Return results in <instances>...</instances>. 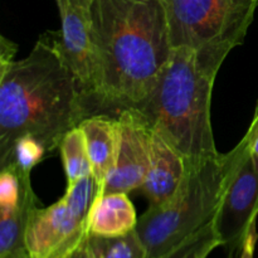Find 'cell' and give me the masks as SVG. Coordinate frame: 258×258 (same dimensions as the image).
<instances>
[{
	"instance_id": "6da1fadb",
	"label": "cell",
	"mask_w": 258,
	"mask_h": 258,
	"mask_svg": "<svg viewBox=\"0 0 258 258\" xmlns=\"http://www.w3.org/2000/svg\"><path fill=\"white\" fill-rule=\"evenodd\" d=\"M90 116L59 34L43 33L27 57L0 67V166L23 136L38 139L52 154Z\"/></svg>"
},
{
	"instance_id": "7a4b0ae2",
	"label": "cell",
	"mask_w": 258,
	"mask_h": 258,
	"mask_svg": "<svg viewBox=\"0 0 258 258\" xmlns=\"http://www.w3.org/2000/svg\"><path fill=\"white\" fill-rule=\"evenodd\" d=\"M100 113L134 108L155 86L174 48L160 0H93Z\"/></svg>"
},
{
	"instance_id": "3957f363",
	"label": "cell",
	"mask_w": 258,
	"mask_h": 258,
	"mask_svg": "<svg viewBox=\"0 0 258 258\" xmlns=\"http://www.w3.org/2000/svg\"><path fill=\"white\" fill-rule=\"evenodd\" d=\"M216 77L194 50L174 48L155 86L133 110L185 160L213 158L219 154L211 117Z\"/></svg>"
},
{
	"instance_id": "277c9868",
	"label": "cell",
	"mask_w": 258,
	"mask_h": 258,
	"mask_svg": "<svg viewBox=\"0 0 258 258\" xmlns=\"http://www.w3.org/2000/svg\"><path fill=\"white\" fill-rule=\"evenodd\" d=\"M234 161L229 153L202 160H186V171L174 196L150 206L139 218L136 232L145 258H159L214 221Z\"/></svg>"
},
{
	"instance_id": "5b68a950",
	"label": "cell",
	"mask_w": 258,
	"mask_h": 258,
	"mask_svg": "<svg viewBox=\"0 0 258 258\" xmlns=\"http://www.w3.org/2000/svg\"><path fill=\"white\" fill-rule=\"evenodd\" d=\"M173 48L194 50L202 64L218 73L241 45L253 22L258 0H160Z\"/></svg>"
},
{
	"instance_id": "8992f818",
	"label": "cell",
	"mask_w": 258,
	"mask_h": 258,
	"mask_svg": "<svg viewBox=\"0 0 258 258\" xmlns=\"http://www.w3.org/2000/svg\"><path fill=\"white\" fill-rule=\"evenodd\" d=\"M101 185L93 175L67 185L59 201L34 209L25 234L30 258H66L88 236V217Z\"/></svg>"
},
{
	"instance_id": "52a82bcc",
	"label": "cell",
	"mask_w": 258,
	"mask_h": 258,
	"mask_svg": "<svg viewBox=\"0 0 258 258\" xmlns=\"http://www.w3.org/2000/svg\"><path fill=\"white\" fill-rule=\"evenodd\" d=\"M233 149V165L214 218V227L228 258L239 256L247 232L258 216V170L249 155L247 139L243 136Z\"/></svg>"
},
{
	"instance_id": "ba28073f",
	"label": "cell",
	"mask_w": 258,
	"mask_h": 258,
	"mask_svg": "<svg viewBox=\"0 0 258 258\" xmlns=\"http://www.w3.org/2000/svg\"><path fill=\"white\" fill-rule=\"evenodd\" d=\"M60 18L58 30L66 60L77 77L90 115L100 113L98 76L92 29L93 0H55Z\"/></svg>"
},
{
	"instance_id": "9c48e42d",
	"label": "cell",
	"mask_w": 258,
	"mask_h": 258,
	"mask_svg": "<svg viewBox=\"0 0 258 258\" xmlns=\"http://www.w3.org/2000/svg\"><path fill=\"white\" fill-rule=\"evenodd\" d=\"M118 146L115 168L100 194L130 193L140 189L150 164L153 130L136 110L118 113Z\"/></svg>"
},
{
	"instance_id": "30bf717a",
	"label": "cell",
	"mask_w": 258,
	"mask_h": 258,
	"mask_svg": "<svg viewBox=\"0 0 258 258\" xmlns=\"http://www.w3.org/2000/svg\"><path fill=\"white\" fill-rule=\"evenodd\" d=\"M186 171V160L165 139L153 131L150 164L140 190L150 206L163 204L174 196Z\"/></svg>"
},
{
	"instance_id": "8fae6325",
	"label": "cell",
	"mask_w": 258,
	"mask_h": 258,
	"mask_svg": "<svg viewBox=\"0 0 258 258\" xmlns=\"http://www.w3.org/2000/svg\"><path fill=\"white\" fill-rule=\"evenodd\" d=\"M78 126L85 134L92 175L102 190L106 180L115 168L118 146L117 117L107 113H97L85 118Z\"/></svg>"
},
{
	"instance_id": "7c38bea8",
	"label": "cell",
	"mask_w": 258,
	"mask_h": 258,
	"mask_svg": "<svg viewBox=\"0 0 258 258\" xmlns=\"http://www.w3.org/2000/svg\"><path fill=\"white\" fill-rule=\"evenodd\" d=\"M138 214L127 193H105L96 198L88 217V233L120 237L135 231Z\"/></svg>"
},
{
	"instance_id": "4fadbf2b",
	"label": "cell",
	"mask_w": 258,
	"mask_h": 258,
	"mask_svg": "<svg viewBox=\"0 0 258 258\" xmlns=\"http://www.w3.org/2000/svg\"><path fill=\"white\" fill-rule=\"evenodd\" d=\"M39 207V201L32 183L25 188L18 206L0 209V258H9L25 252V234L32 213Z\"/></svg>"
},
{
	"instance_id": "5bb4252c",
	"label": "cell",
	"mask_w": 258,
	"mask_h": 258,
	"mask_svg": "<svg viewBox=\"0 0 258 258\" xmlns=\"http://www.w3.org/2000/svg\"><path fill=\"white\" fill-rule=\"evenodd\" d=\"M58 150L62 155L67 185H73L81 179L92 175L85 134L80 126L73 127L63 136Z\"/></svg>"
},
{
	"instance_id": "9a60e30c",
	"label": "cell",
	"mask_w": 258,
	"mask_h": 258,
	"mask_svg": "<svg viewBox=\"0 0 258 258\" xmlns=\"http://www.w3.org/2000/svg\"><path fill=\"white\" fill-rule=\"evenodd\" d=\"M90 247L95 258H145V248L136 229L120 237L90 234Z\"/></svg>"
},
{
	"instance_id": "2e32d148",
	"label": "cell",
	"mask_w": 258,
	"mask_h": 258,
	"mask_svg": "<svg viewBox=\"0 0 258 258\" xmlns=\"http://www.w3.org/2000/svg\"><path fill=\"white\" fill-rule=\"evenodd\" d=\"M222 246L214 221L189 237L188 239L159 258H208L216 248Z\"/></svg>"
},
{
	"instance_id": "e0dca14e",
	"label": "cell",
	"mask_w": 258,
	"mask_h": 258,
	"mask_svg": "<svg viewBox=\"0 0 258 258\" xmlns=\"http://www.w3.org/2000/svg\"><path fill=\"white\" fill-rule=\"evenodd\" d=\"M47 155H49L47 149L38 139L29 135L23 136L19 140L15 141L9 158L0 168L12 165L20 174L30 175L33 168L38 165Z\"/></svg>"
},
{
	"instance_id": "ac0fdd59",
	"label": "cell",
	"mask_w": 258,
	"mask_h": 258,
	"mask_svg": "<svg viewBox=\"0 0 258 258\" xmlns=\"http://www.w3.org/2000/svg\"><path fill=\"white\" fill-rule=\"evenodd\" d=\"M244 138L247 139V143H248L249 155H251L252 161H253L254 166H256L258 170V102L256 106V111H254V116L252 118V122Z\"/></svg>"
},
{
	"instance_id": "d6986e66",
	"label": "cell",
	"mask_w": 258,
	"mask_h": 258,
	"mask_svg": "<svg viewBox=\"0 0 258 258\" xmlns=\"http://www.w3.org/2000/svg\"><path fill=\"white\" fill-rule=\"evenodd\" d=\"M258 241V232H257V221L249 227L247 236L244 238L243 246H242L241 253L238 258H254V251H256V244Z\"/></svg>"
},
{
	"instance_id": "ffe728a7",
	"label": "cell",
	"mask_w": 258,
	"mask_h": 258,
	"mask_svg": "<svg viewBox=\"0 0 258 258\" xmlns=\"http://www.w3.org/2000/svg\"><path fill=\"white\" fill-rule=\"evenodd\" d=\"M18 50V45L7 37H0V67L8 66L14 60L15 53Z\"/></svg>"
},
{
	"instance_id": "44dd1931",
	"label": "cell",
	"mask_w": 258,
	"mask_h": 258,
	"mask_svg": "<svg viewBox=\"0 0 258 258\" xmlns=\"http://www.w3.org/2000/svg\"><path fill=\"white\" fill-rule=\"evenodd\" d=\"M66 258H95L93 257L92 249L90 247V233L88 236L81 242L80 246L75 249V251L71 252Z\"/></svg>"
},
{
	"instance_id": "7402d4cb",
	"label": "cell",
	"mask_w": 258,
	"mask_h": 258,
	"mask_svg": "<svg viewBox=\"0 0 258 258\" xmlns=\"http://www.w3.org/2000/svg\"><path fill=\"white\" fill-rule=\"evenodd\" d=\"M9 258H30V257H29V254H28V252L25 251V252H20V253H18V254H14V256H12Z\"/></svg>"
}]
</instances>
